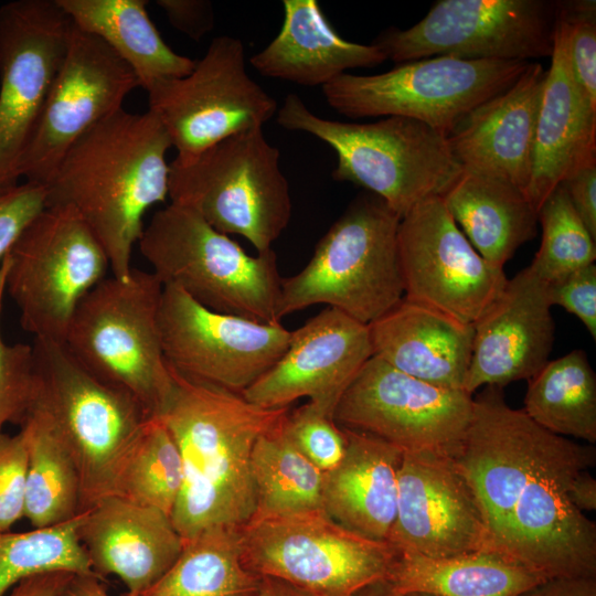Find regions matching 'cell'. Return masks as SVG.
I'll return each mask as SVG.
<instances>
[{
  "instance_id": "1",
  "label": "cell",
  "mask_w": 596,
  "mask_h": 596,
  "mask_svg": "<svg viewBox=\"0 0 596 596\" xmlns=\"http://www.w3.org/2000/svg\"><path fill=\"white\" fill-rule=\"evenodd\" d=\"M454 459L480 507L489 551L545 578L596 576V524L567 497L573 478L595 466L592 445L544 429L512 408L502 387L485 386Z\"/></svg>"
},
{
  "instance_id": "2",
  "label": "cell",
  "mask_w": 596,
  "mask_h": 596,
  "mask_svg": "<svg viewBox=\"0 0 596 596\" xmlns=\"http://www.w3.org/2000/svg\"><path fill=\"white\" fill-rule=\"evenodd\" d=\"M169 370L171 390L156 416L173 437L183 466L173 525L183 542L211 528L241 529L256 510L254 445L289 407L263 408L241 394Z\"/></svg>"
},
{
  "instance_id": "3",
  "label": "cell",
  "mask_w": 596,
  "mask_h": 596,
  "mask_svg": "<svg viewBox=\"0 0 596 596\" xmlns=\"http://www.w3.org/2000/svg\"><path fill=\"white\" fill-rule=\"evenodd\" d=\"M171 140L151 113L124 108L85 132L45 185L46 205H68L104 248L111 276L131 274L146 212L169 196Z\"/></svg>"
},
{
  "instance_id": "4",
  "label": "cell",
  "mask_w": 596,
  "mask_h": 596,
  "mask_svg": "<svg viewBox=\"0 0 596 596\" xmlns=\"http://www.w3.org/2000/svg\"><path fill=\"white\" fill-rule=\"evenodd\" d=\"M276 114L283 128L308 132L334 150L336 181L366 189L400 217L421 201L441 196L464 170L446 135L415 119L332 120L312 113L296 94H288Z\"/></svg>"
},
{
  "instance_id": "5",
  "label": "cell",
  "mask_w": 596,
  "mask_h": 596,
  "mask_svg": "<svg viewBox=\"0 0 596 596\" xmlns=\"http://www.w3.org/2000/svg\"><path fill=\"white\" fill-rule=\"evenodd\" d=\"M401 217L379 196L354 199L317 243L308 264L281 278L278 318L323 304L369 324L404 298Z\"/></svg>"
},
{
  "instance_id": "6",
  "label": "cell",
  "mask_w": 596,
  "mask_h": 596,
  "mask_svg": "<svg viewBox=\"0 0 596 596\" xmlns=\"http://www.w3.org/2000/svg\"><path fill=\"white\" fill-rule=\"evenodd\" d=\"M138 244L163 286L216 312L280 323L281 278L273 249L249 255L195 211L174 203L152 215Z\"/></svg>"
},
{
  "instance_id": "7",
  "label": "cell",
  "mask_w": 596,
  "mask_h": 596,
  "mask_svg": "<svg viewBox=\"0 0 596 596\" xmlns=\"http://www.w3.org/2000/svg\"><path fill=\"white\" fill-rule=\"evenodd\" d=\"M162 290L152 272L132 268L125 280L105 277L76 307L63 341L82 365L128 392L150 416L172 384L161 343Z\"/></svg>"
},
{
  "instance_id": "8",
  "label": "cell",
  "mask_w": 596,
  "mask_h": 596,
  "mask_svg": "<svg viewBox=\"0 0 596 596\" xmlns=\"http://www.w3.org/2000/svg\"><path fill=\"white\" fill-rule=\"evenodd\" d=\"M279 150L263 127L232 135L169 163L171 203L192 209L216 231L272 249L288 226L292 203Z\"/></svg>"
},
{
  "instance_id": "9",
  "label": "cell",
  "mask_w": 596,
  "mask_h": 596,
  "mask_svg": "<svg viewBox=\"0 0 596 596\" xmlns=\"http://www.w3.org/2000/svg\"><path fill=\"white\" fill-rule=\"evenodd\" d=\"M36 401L68 446L81 478V512L114 496L127 456L151 417L128 392L94 375L61 341L34 338Z\"/></svg>"
},
{
  "instance_id": "10",
  "label": "cell",
  "mask_w": 596,
  "mask_h": 596,
  "mask_svg": "<svg viewBox=\"0 0 596 596\" xmlns=\"http://www.w3.org/2000/svg\"><path fill=\"white\" fill-rule=\"evenodd\" d=\"M529 63L426 57L380 74L344 73L323 85L322 94L351 119L406 117L447 135L467 113L510 87Z\"/></svg>"
},
{
  "instance_id": "11",
  "label": "cell",
  "mask_w": 596,
  "mask_h": 596,
  "mask_svg": "<svg viewBox=\"0 0 596 596\" xmlns=\"http://www.w3.org/2000/svg\"><path fill=\"white\" fill-rule=\"evenodd\" d=\"M2 262L22 328L61 342L76 307L109 269L104 248L68 205H46Z\"/></svg>"
},
{
  "instance_id": "12",
  "label": "cell",
  "mask_w": 596,
  "mask_h": 596,
  "mask_svg": "<svg viewBox=\"0 0 596 596\" xmlns=\"http://www.w3.org/2000/svg\"><path fill=\"white\" fill-rule=\"evenodd\" d=\"M242 562L313 596H351L387 578L396 551L361 536L322 510L252 520L240 529Z\"/></svg>"
},
{
  "instance_id": "13",
  "label": "cell",
  "mask_w": 596,
  "mask_h": 596,
  "mask_svg": "<svg viewBox=\"0 0 596 596\" xmlns=\"http://www.w3.org/2000/svg\"><path fill=\"white\" fill-rule=\"evenodd\" d=\"M556 2L439 0L413 26L382 32L373 44L396 64L434 56L525 61L551 56Z\"/></svg>"
},
{
  "instance_id": "14",
  "label": "cell",
  "mask_w": 596,
  "mask_h": 596,
  "mask_svg": "<svg viewBox=\"0 0 596 596\" xmlns=\"http://www.w3.org/2000/svg\"><path fill=\"white\" fill-rule=\"evenodd\" d=\"M149 111L162 124L178 158L192 157L241 131L262 128L277 102L248 74L243 42L214 38L185 76L148 92Z\"/></svg>"
},
{
  "instance_id": "15",
  "label": "cell",
  "mask_w": 596,
  "mask_h": 596,
  "mask_svg": "<svg viewBox=\"0 0 596 596\" xmlns=\"http://www.w3.org/2000/svg\"><path fill=\"white\" fill-rule=\"evenodd\" d=\"M473 397L409 376L372 355L340 398L341 428L380 438L402 453L455 457L472 415Z\"/></svg>"
},
{
  "instance_id": "16",
  "label": "cell",
  "mask_w": 596,
  "mask_h": 596,
  "mask_svg": "<svg viewBox=\"0 0 596 596\" xmlns=\"http://www.w3.org/2000/svg\"><path fill=\"white\" fill-rule=\"evenodd\" d=\"M397 249L404 299L467 324L481 318L508 283L504 269L475 249L438 195L401 217Z\"/></svg>"
},
{
  "instance_id": "17",
  "label": "cell",
  "mask_w": 596,
  "mask_h": 596,
  "mask_svg": "<svg viewBox=\"0 0 596 596\" xmlns=\"http://www.w3.org/2000/svg\"><path fill=\"white\" fill-rule=\"evenodd\" d=\"M74 23L57 0L0 7V185L17 168L68 51Z\"/></svg>"
},
{
  "instance_id": "18",
  "label": "cell",
  "mask_w": 596,
  "mask_h": 596,
  "mask_svg": "<svg viewBox=\"0 0 596 596\" xmlns=\"http://www.w3.org/2000/svg\"><path fill=\"white\" fill-rule=\"evenodd\" d=\"M160 332L170 368L237 394L265 374L288 347L290 331L210 310L175 286H163Z\"/></svg>"
},
{
  "instance_id": "19",
  "label": "cell",
  "mask_w": 596,
  "mask_h": 596,
  "mask_svg": "<svg viewBox=\"0 0 596 596\" xmlns=\"http://www.w3.org/2000/svg\"><path fill=\"white\" fill-rule=\"evenodd\" d=\"M137 87L131 68L100 39L74 24L66 56L20 157L18 178L46 185L68 149L121 109Z\"/></svg>"
},
{
  "instance_id": "20",
  "label": "cell",
  "mask_w": 596,
  "mask_h": 596,
  "mask_svg": "<svg viewBox=\"0 0 596 596\" xmlns=\"http://www.w3.org/2000/svg\"><path fill=\"white\" fill-rule=\"evenodd\" d=\"M386 542L396 552L429 557L489 551L480 507L454 457L403 453Z\"/></svg>"
},
{
  "instance_id": "21",
  "label": "cell",
  "mask_w": 596,
  "mask_h": 596,
  "mask_svg": "<svg viewBox=\"0 0 596 596\" xmlns=\"http://www.w3.org/2000/svg\"><path fill=\"white\" fill-rule=\"evenodd\" d=\"M372 355L369 326L327 307L290 331L283 355L241 395L269 409L308 397L333 418L340 398Z\"/></svg>"
},
{
  "instance_id": "22",
  "label": "cell",
  "mask_w": 596,
  "mask_h": 596,
  "mask_svg": "<svg viewBox=\"0 0 596 596\" xmlns=\"http://www.w3.org/2000/svg\"><path fill=\"white\" fill-rule=\"evenodd\" d=\"M546 284L530 266L508 283L473 323L470 363L464 390L504 387L533 377L550 360L555 324Z\"/></svg>"
},
{
  "instance_id": "23",
  "label": "cell",
  "mask_w": 596,
  "mask_h": 596,
  "mask_svg": "<svg viewBox=\"0 0 596 596\" xmlns=\"http://www.w3.org/2000/svg\"><path fill=\"white\" fill-rule=\"evenodd\" d=\"M546 70L530 62L507 89L467 113L446 135L464 170L502 179L526 195Z\"/></svg>"
},
{
  "instance_id": "24",
  "label": "cell",
  "mask_w": 596,
  "mask_h": 596,
  "mask_svg": "<svg viewBox=\"0 0 596 596\" xmlns=\"http://www.w3.org/2000/svg\"><path fill=\"white\" fill-rule=\"evenodd\" d=\"M77 533L93 572L117 576L132 595L152 587L183 547L170 515L118 496L81 512Z\"/></svg>"
},
{
  "instance_id": "25",
  "label": "cell",
  "mask_w": 596,
  "mask_h": 596,
  "mask_svg": "<svg viewBox=\"0 0 596 596\" xmlns=\"http://www.w3.org/2000/svg\"><path fill=\"white\" fill-rule=\"evenodd\" d=\"M570 28L556 11L551 64L539 109L526 198L539 211L568 175L596 162V110L583 98L568 53Z\"/></svg>"
},
{
  "instance_id": "26",
  "label": "cell",
  "mask_w": 596,
  "mask_h": 596,
  "mask_svg": "<svg viewBox=\"0 0 596 596\" xmlns=\"http://www.w3.org/2000/svg\"><path fill=\"white\" fill-rule=\"evenodd\" d=\"M368 326L373 355L421 381L464 390L473 326L404 298Z\"/></svg>"
},
{
  "instance_id": "27",
  "label": "cell",
  "mask_w": 596,
  "mask_h": 596,
  "mask_svg": "<svg viewBox=\"0 0 596 596\" xmlns=\"http://www.w3.org/2000/svg\"><path fill=\"white\" fill-rule=\"evenodd\" d=\"M278 34L249 64L263 76L301 86H323L348 70L386 61L380 47L343 39L317 0H284Z\"/></svg>"
},
{
  "instance_id": "28",
  "label": "cell",
  "mask_w": 596,
  "mask_h": 596,
  "mask_svg": "<svg viewBox=\"0 0 596 596\" xmlns=\"http://www.w3.org/2000/svg\"><path fill=\"white\" fill-rule=\"evenodd\" d=\"M343 430L345 453L324 472L322 511L361 536L386 542L396 514L403 453L374 436Z\"/></svg>"
},
{
  "instance_id": "29",
  "label": "cell",
  "mask_w": 596,
  "mask_h": 596,
  "mask_svg": "<svg viewBox=\"0 0 596 596\" xmlns=\"http://www.w3.org/2000/svg\"><path fill=\"white\" fill-rule=\"evenodd\" d=\"M440 198L475 249L499 267L536 235V210L502 179L462 170Z\"/></svg>"
},
{
  "instance_id": "30",
  "label": "cell",
  "mask_w": 596,
  "mask_h": 596,
  "mask_svg": "<svg viewBox=\"0 0 596 596\" xmlns=\"http://www.w3.org/2000/svg\"><path fill=\"white\" fill-rule=\"evenodd\" d=\"M73 23L106 43L146 92L188 75L195 61L174 52L152 23L146 0H57Z\"/></svg>"
},
{
  "instance_id": "31",
  "label": "cell",
  "mask_w": 596,
  "mask_h": 596,
  "mask_svg": "<svg viewBox=\"0 0 596 596\" xmlns=\"http://www.w3.org/2000/svg\"><path fill=\"white\" fill-rule=\"evenodd\" d=\"M386 579L400 595L519 596L545 577L491 551L443 557L396 552Z\"/></svg>"
},
{
  "instance_id": "32",
  "label": "cell",
  "mask_w": 596,
  "mask_h": 596,
  "mask_svg": "<svg viewBox=\"0 0 596 596\" xmlns=\"http://www.w3.org/2000/svg\"><path fill=\"white\" fill-rule=\"evenodd\" d=\"M20 425L28 457L24 517L33 529L74 519L81 513V478L68 446L36 400Z\"/></svg>"
},
{
  "instance_id": "33",
  "label": "cell",
  "mask_w": 596,
  "mask_h": 596,
  "mask_svg": "<svg viewBox=\"0 0 596 596\" xmlns=\"http://www.w3.org/2000/svg\"><path fill=\"white\" fill-rule=\"evenodd\" d=\"M260 581L242 562L240 529L216 526L184 541L169 571L137 596H256Z\"/></svg>"
},
{
  "instance_id": "34",
  "label": "cell",
  "mask_w": 596,
  "mask_h": 596,
  "mask_svg": "<svg viewBox=\"0 0 596 596\" xmlns=\"http://www.w3.org/2000/svg\"><path fill=\"white\" fill-rule=\"evenodd\" d=\"M525 414L544 429L596 441V374L582 349L549 361L528 381Z\"/></svg>"
},
{
  "instance_id": "35",
  "label": "cell",
  "mask_w": 596,
  "mask_h": 596,
  "mask_svg": "<svg viewBox=\"0 0 596 596\" xmlns=\"http://www.w3.org/2000/svg\"><path fill=\"white\" fill-rule=\"evenodd\" d=\"M287 414L254 445L251 471L256 510L252 520L322 510L324 472L287 435Z\"/></svg>"
},
{
  "instance_id": "36",
  "label": "cell",
  "mask_w": 596,
  "mask_h": 596,
  "mask_svg": "<svg viewBox=\"0 0 596 596\" xmlns=\"http://www.w3.org/2000/svg\"><path fill=\"white\" fill-rule=\"evenodd\" d=\"M182 485L179 448L164 424L151 416L127 456L114 496L171 517Z\"/></svg>"
},
{
  "instance_id": "37",
  "label": "cell",
  "mask_w": 596,
  "mask_h": 596,
  "mask_svg": "<svg viewBox=\"0 0 596 596\" xmlns=\"http://www.w3.org/2000/svg\"><path fill=\"white\" fill-rule=\"evenodd\" d=\"M79 521L81 513L49 528L0 532V596L23 579L45 572L96 575L78 539Z\"/></svg>"
},
{
  "instance_id": "38",
  "label": "cell",
  "mask_w": 596,
  "mask_h": 596,
  "mask_svg": "<svg viewBox=\"0 0 596 596\" xmlns=\"http://www.w3.org/2000/svg\"><path fill=\"white\" fill-rule=\"evenodd\" d=\"M538 221L542 241L529 266L544 283L594 264L596 240L574 210L562 184L542 203Z\"/></svg>"
},
{
  "instance_id": "39",
  "label": "cell",
  "mask_w": 596,
  "mask_h": 596,
  "mask_svg": "<svg viewBox=\"0 0 596 596\" xmlns=\"http://www.w3.org/2000/svg\"><path fill=\"white\" fill-rule=\"evenodd\" d=\"M4 291L0 294V319ZM39 393L33 348L8 344L0 328V434L7 423L21 424Z\"/></svg>"
},
{
  "instance_id": "40",
  "label": "cell",
  "mask_w": 596,
  "mask_h": 596,
  "mask_svg": "<svg viewBox=\"0 0 596 596\" xmlns=\"http://www.w3.org/2000/svg\"><path fill=\"white\" fill-rule=\"evenodd\" d=\"M285 430L299 451L323 472L333 469L344 456L343 428L310 403L288 412Z\"/></svg>"
},
{
  "instance_id": "41",
  "label": "cell",
  "mask_w": 596,
  "mask_h": 596,
  "mask_svg": "<svg viewBox=\"0 0 596 596\" xmlns=\"http://www.w3.org/2000/svg\"><path fill=\"white\" fill-rule=\"evenodd\" d=\"M556 11L570 28L568 53L575 82L585 102L596 110V2H556Z\"/></svg>"
},
{
  "instance_id": "42",
  "label": "cell",
  "mask_w": 596,
  "mask_h": 596,
  "mask_svg": "<svg viewBox=\"0 0 596 596\" xmlns=\"http://www.w3.org/2000/svg\"><path fill=\"white\" fill-rule=\"evenodd\" d=\"M45 185L24 181L0 185V294L6 290L7 268L2 262L9 248L46 206Z\"/></svg>"
},
{
  "instance_id": "43",
  "label": "cell",
  "mask_w": 596,
  "mask_h": 596,
  "mask_svg": "<svg viewBox=\"0 0 596 596\" xmlns=\"http://www.w3.org/2000/svg\"><path fill=\"white\" fill-rule=\"evenodd\" d=\"M28 457L23 438L0 434V532L24 517Z\"/></svg>"
},
{
  "instance_id": "44",
  "label": "cell",
  "mask_w": 596,
  "mask_h": 596,
  "mask_svg": "<svg viewBox=\"0 0 596 596\" xmlns=\"http://www.w3.org/2000/svg\"><path fill=\"white\" fill-rule=\"evenodd\" d=\"M545 284L551 306H560L577 317L596 340L595 263Z\"/></svg>"
},
{
  "instance_id": "45",
  "label": "cell",
  "mask_w": 596,
  "mask_h": 596,
  "mask_svg": "<svg viewBox=\"0 0 596 596\" xmlns=\"http://www.w3.org/2000/svg\"><path fill=\"white\" fill-rule=\"evenodd\" d=\"M170 24L194 41H199L214 26L213 6L206 0H157Z\"/></svg>"
},
{
  "instance_id": "46",
  "label": "cell",
  "mask_w": 596,
  "mask_h": 596,
  "mask_svg": "<svg viewBox=\"0 0 596 596\" xmlns=\"http://www.w3.org/2000/svg\"><path fill=\"white\" fill-rule=\"evenodd\" d=\"M561 184L579 219L596 240V162L579 168Z\"/></svg>"
},
{
  "instance_id": "47",
  "label": "cell",
  "mask_w": 596,
  "mask_h": 596,
  "mask_svg": "<svg viewBox=\"0 0 596 596\" xmlns=\"http://www.w3.org/2000/svg\"><path fill=\"white\" fill-rule=\"evenodd\" d=\"M519 596H596V576L545 578Z\"/></svg>"
},
{
  "instance_id": "48",
  "label": "cell",
  "mask_w": 596,
  "mask_h": 596,
  "mask_svg": "<svg viewBox=\"0 0 596 596\" xmlns=\"http://www.w3.org/2000/svg\"><path fill=\"white\" fill-rule=\"evenodd\" d=\"M74 575L65 571L36 574L20 582L6 596H58Z\"/></svg>"
},
{
  "instance_id": "49",
  "label": "cell",
  "mask_w": 596,
  "mask_h": 596,
  "mask_svg": "<svg viewBox=\"0 0 596 596\" xmlns=\"http://www.w3.org/2000/svg\"><path fill=\"white\" fill-rule=\"evenodd\" d=\"M567 497L571 503L579 511L596 510V480L589 470L578 472L570 483Z\"/></svg>"
},
{
  "instance_id": "50",
  "label": "cell",
  "mask_w": 596,
  "mask_h": 596,
  "mask_svg": "<svg viewBox=\"0 0 596 596\" xmlns=\"http://www.w3.org/2000/svg\"><path fill=\"white\" fill-rule=\"evenodd\" d=\"M100 577L94 574L74 575L58 596H111L107 593ZM121 596H137L126 593Z\"/></svg>"
},
{
  "instance_id": "51",
  "label": "cell",
  "mask_w": 596,
  "mask_h": 596,
  "mask_svg": "<svg viewBox=\"0 0 596 596\" xmlns=\"http://www.w3.org/2000/svg\"><path fill=\"white\" fill-rule=\"evenodd\" d=\"M256 596H313L306 589L274 576H262Z\"/></svg>"
},
{
  "instance_id": "52",
  "label": "cell",
  "mask_w": 596,
  "mask_h": 596,
  "mask_svg": "<svg viewBox=\"0 0 596 596\" xmlns=\"http://www.w3.org/2000/svg\"><path fill=\"white\" fill-rule=\"evenodd\" d=\"M351 596H402L386 579H379L358 589Z\"/></svg>"
},
{
  "instance_id": "53",
  "label": "cell",
  "mask_w": 596,
  "mask_h": 596,
  "mask_svg": "<svg viewBox=\"0 0 596 596\" xmlns=\"http://www.w3.org/2000/svg\"><path fill=\"white\" fill-rule=\"evenodd\" d=\"M402 596H432V595L424 594V593H408Z\"/></svg>"
}]
</instances>
